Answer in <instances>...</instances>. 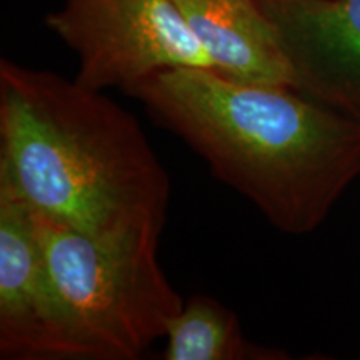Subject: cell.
I'll use <instances>...</instances> for the list:
<instances>
[{"label":"cell","instance_id":"1","mask_svg":"<svg viewBox=\"0 0 360 360\" xmlns=\"http://www.w3.org/2000/svg\"><path fill=\"white\" fill-rule=\"evenodd\" d=\"M130 96L281 232L317 229L360 175L359 120L287 85L179 67Z\"/></svg>","mask_w":360,"mask_h":360},{"label":"cell","instance_id":"2","mask_svg":"<svg viewBox=\"0 0 360 360\" xmlns=\"http://www.w3.org/2000/svg\"><path fill=\"white\" fill-rule=\"evenodd\" d=\"M0 175L35 214L90 236L164 227L170 180L137 120L101 90L7 58Z\"/></svg>","mask_w":360,"mask_h":360},{"label":"cell","instance_id":"3","mask_svg":"<svg viewBox=\"0 0 360 360\" xmlns=\"http://www.w3.org/2000/svg\"><path fill=\"white\" fill-rule=\"evenodd\" d=\"M34 215L82 360H137L165 337L186 300L157 259L162 231L97 237Z\"/></svg>","mask_w":360,"mask_h":360},{"label":"cell","instance_id":"4","mask_svg":"<svg viewBox=\"0 0 360 360\" xmlns=\"http://www.w3.org/2000/svg\"><path fill=\"white\" fill-rule=\"evenodd\" d=\"M45 24L79 57L75 80L125 94L157 72L215 67L174 0H64Z\"/></svg>","mask_w":360,"mask_h":360},{"label":"cell","instance_id":"5","mask_svg":"<svg viewBox=\"0 0 360 360\" xmlns=\"http://www.w3.org/2000/svg\"><path fill=\"white\" fill-rule=\"evenodd\" d=\"M0 357L82 360L30 205L0 175Z\"/></svg>","mask_w":360,"mask_h":360},{"label":"cell","instance_id":"6","mask_svg":"<svg viewBox=\"0 0 360 360\" xmlns=\"http://www.w3.org/2000/svg\"><path fill=\"white\" fill-rule=\"evenodd\" d=\"M276 24L297 92L360 122V0H259Z\"/></svg>","mask_w":360,"mask_h":360},{"label":"cell","instance_id":"7","mask_svg":"<svg viewBox=\"0 0 360 360\" xmlns=\"http://www.w3.org/2000/svg\"><path fill=\"white\" fill-rule=\"evenodd\" d=\"M215 70L238 82L294 89L290 58L259 0H174Z\"/></svg>","mask_w":360,"mask_h":360},{"label":"cell","instance_id":"8","mask_svg":"<svg viewBox=\"0 0 360 360\" xmlns=\"http://www.w3.org/2000/svg\"><path fill=\"white\" fill-rule=\"evenodd\" d=\"M167 360H277L285 354L259 347L242 334L237 315L219 300L193 295L169 323Z\"/></svg>","mask_w":360,"mask_h":360}]
</instances>
